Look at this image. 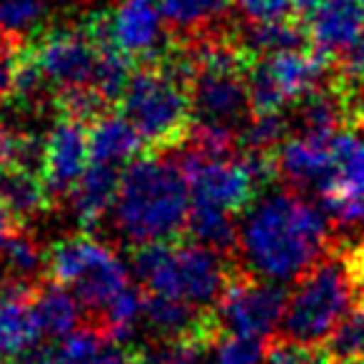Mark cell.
<instances>
[{
	"label": "cell",
	"mask_w": 364,
	"mask_h": 364,
	"mask_svg": "<svg viewBox=\"0 0 364 364\" xmlns=\"http://www.w3.org/2000/svg\"><path fill=\"white\" fill-rule=\"evenodd\" d=\"M332 223L292 188L264 195L245 215L237 252L245 269L272 282L299 279L332 250Z\"/></svg>",
	"instance_id": "obj_1"
},
{
	"label": "cell",
	"mask_w": 364,
	"mask_h": 364,
	"mask_svg": "<svg viewBox=\"0 0 364 364\" xmlns=\"http://www.w3.org/2000/svg\"><path fill=\"white\" fill-rule=\"evenodd\" d=\"M112 228L132 247L172 242L188 232L190 188L180 160L150 152L125 165L112 205Z\"/></svg>",
	"instance_id": "obj_2"
},
{
	"label": "cell",
	"mask_w": 364,
	"mask_h": 364,
	"mask_svg": "<svg viewBox=\"0 0 364 364\" xmlns=\"http://www.w3.org/2000/svg\"><path fill=\"white\" fill-rule=\"evenodd\" d=\"M117 107L150 152L180 150L195 122L190 73L182 53L170 46L165 55L135 65Z\"/></svg>",
	"instance_id": "obj_3"
},
{
	"label": "cell",
	"mask_w": 364,
	"mask_h": 364,
	"mask_svg": "<svg viewBox=\"0 0 364 364\" xmlns=\"http://www.w3.org/2000/svg\"><path fill=\"white\" fill-rule=\"evenodd\" d=\"M232 267L228 255L193 240L132 247V272L145 292L180 299L200 309H210V304L218 302Z\"/></svg>",
	"instance_id": "obj_4"
},
{
	"label": "cell",
	"mask_w": 364,
	"mask_h": 364,
	"mask_svg": "<svg viewBox=\"0 0 364 364\" xmlns=\"http://www.w3.org/2000/svg\"><path fill=\"white\" fill-rule=\"evenodd\" d=\"M352 304V274L334 240L332 250L297 279V287L287 297L279 334L299 342H324Z\"/></svg>",
	"instance_id": "obj_5"
},
{
	"label": "cell",
	"mask_w": 364,
	"mask_h": 364,
	"mask_svg": "<svg viewBox=\"0 0 364 364\" xmlns=\"http://www.w3.org/2000/svg\"><path fill=\"white\" fill-rule=\"evenodd\" d=\"M46 277L70 289L92 317L130 287V272L115 250L90 232L50 245L46 252Z\"/></svg>",
	"instance_id": "obj_6"
},
{
	"label": "cell",
	"mask_w": 364,
	"mask_h": 364,
	"mask_svg": "<svg viewBox=\"0 0 364 364\" xmlns=\"http://www.w3.org/2000/svg\"><path fill=\"white\" fill-rule=\"evenodd\" d=\"M82 26L97 46H112L135 65L170 50L160 0H115L110 8L92 11Z\"/></svg>",
	"instance_id": "obj_7"
},
{
	"label": "cell",
	"mask_w": 364,
	"mask_h": 364,
	"mask_svg": "<svg viewBox=\"0 0 364 364\" xmlns=\"http://www.w3.org/2000/svg\"><path fill=\"white\" fill-rule=\"evenodd\" d=\"M287 297L289 294L279 282L264 279L245 267H232L215 312L228 332L269 339L282 324Z\"/></svg>",
	"instance_id": "obj_8"
},
{
	"label": "cell",
	"mask_w": 364,
	"mask_h": 364,
	"mask_svg": "<svg viewBox=\"0 0 364 364\" xmlns=\"http://www.w3.org/2000/svg\"><path fill=\"white\" fill-rule=\"evenodd\" d=\"M33 58L53 90V100L60 92L92 87L100 63V46L92 41L85 26H58L33 38Z\"/></svg>",
	"instance_id": "obj_9"
},
{
	"label": "cell",
	"mask_w": 364,
	"mask_h": 364,
	"mask_svg": "<svg viewBox=\"0 0 364 364\" xmlns=\"http://www.w3.org/2000/svg\"><path fill=\"white\" fill-rule=\"evenodd\" d=\"M317 195L337 225L364 223V127L347 125L332 137L327 175Z\"/></svg>",
	"instance_id": "obj_10"
},
{
	"label": "cell",
	"mask_w": 364,
	"mask_h": 364,
	"mask_svg": "<svg viewBox=\"0 0 364 364\" xmlns=\"http://www.w3.org/2000/svg\"><path fill=\"white\" fill-rule=\"evenodd\" d=\"M90 165V122L60 112L43 140L41 175L53 200H68Z\"/></svg>",
	"instance_id": "obj_11"
},
{
	"label": "cell",
	"mask_w": 364,
	"mask_h": 364,
	"mask_svg": "<svg viewBox=\"0 0 364 364\" xmlns=\"http://www.w3.org/2000/svg\"><path fill=\"white\" fill-rule=\"evenodd\" d=\"M304 26L314 50L337 63L362 43L364 0H317Z\"/></svg>",
	"instance_id": "obj_12"
},
{
	"label": "cell",
	"mask_w": 364,
	"mask_h": 364,
	"mask_svg": "<svg viewBox=\"0 0 364 364\" xmlns=\"http://www.w3.org/2000/svg\"><path fill=\"white\" fill-rule=\"evenodd\" d=\"M38 282L8 277L0 282V364L21 362L41 342L43 332L33 312V289Z\"/></svg>",
	"instance_id": "obj_13"
},
{
	"label": "cell",
	"mask_w": 364,
	"mask_h": 364,
	"mask_svg": "<svg viewBox=\"0 0 364 364\" xmlns=\"http://www.w3.org/2000/svg\"><path fill=\"white\" fill-rule=\"evenodd\" d=\"M329 147H332V137L292 130L272 152L274 175L284 182V188H292L302 195L307 190L319 193L327 175Z\"/></svg>",
	"instance_id": "obj_14"
},
{
	"label": "cell",
	"mask_w": 364,
	"mask_h": 364,
	"mask_svg": "<svg viewBox=\"0 0 364 364\" xmlns=\"http://www.w3.org/2000/svg\"><path fill=\"white\" fill-rule=\"evenodd\" d=\"M235 0H160L162 18L172 43L230 31Z\"/></svg>",
	"instance_id": "obj_15"
},
{
	"label": "cell",
	"mask_w": 364,
	"mask_h": 364,
	"mask_svg": "<svg viewBox=\"0 0 364 364\" xmlns=\"http://www.w3.org/2000/svg\"><path fill=\"white\" fill-rule=\"evenodd\" d=\"M120 177L122 172L115 165H102V162H90L87 165L85 175L80 177L73 195L68 198L82 232L95 230L112 213L117 188H120Z\"/></svg>",
	"instance_id": "obj_16"
},
{
	"label": "cell",
	"mask_w": 364,
	"mask_h": 364,
	"mask_svg": "<svg viewBox=\"0 0 364 364\" xmlns=\"http://www.w3.org/2000/svg\"><path fill=\"white\" fill-rule=\"evenodd\" d=\"M140 150H145V142L122 112L105 110L90 120V162L122 167Z\"/></svg>",
	"instance_id": "obj_17"
},
{
	"label": "cell",
	"mask_w": 364,
	"mask_h": 364,
	"mask_svg": "<svg viewBox=\"0 0 364 364\" xmlns=\"http://www.w3.org/2000/svg\"><path fill=\"white\" fill-rule=\"evenodd\" d=\"M0 200L6 203L18 225H26L50 213V208L55 205L43 175L28 167H8L0 172Z\"/></svg>",
	"instance_id": "obj_18"
},
{
	"label": "cell",
	"mask_w": 364,
	"mask_h": 364,
	"mask_svg": "<svg viewBox=\"0 0 364 364\" xmlns=\"http://www.w3.org/2000/svg\"><path fill=\"white\" fill-rule=\"evenodd\" d=\"M210 312H213V307L200 309L188 302H180V299L162 297V294L152 292H145V302H142V319L157 337V342H167V339H177L195 332V329L203 327Z\"/></svg>",
	"instance_id": "obj_19"
},
{
	"label": "cell",
	"mask_w": 364,
	"mask_h": 364,
	"mask_svg": "<svg viewBox=\"0 0 364 364\" xmlns=\"http://www.w3.org/2000/svg\"><path fill=\"white\" fill-rule=\"evenodd\" d=\"M80 309V302L70 289L48 277L41 279L33 289V312H36L43 337L60 339L77 329Z\"/></svg>",
	"instance_id": "obj_20"
},
{
	"label": "cell",
	"mask_w": 364,
	"mask_h": 364,
	"mask_svg": "<svg viewBox=\"0 0 364 364\" xmlns=\"http://www.w3.org/2000/svg\"><path fill=\"white\" fill-rule=\"evenodd\" d=\"M185 237L230 257V255L237 252L240 228L235 225V215L223 213V210H215V208L190 205L188 232H185Z\"/></svg>",
	"instance_id": "obj_21"
},
{
	"label": "cell",
	"mask_w": 364,
	"mask_h": 364,
	"mask_svg": "<svg viewBox=\"0 0 364 364\" xmlns=\"http://www.w3.org/2000/svg\"><path fill=\"white\" fill-rule=\"evenodd\" d=\"M46 252L48 250L38 245V240L28 232L26 225L16 228L0 250V262L6 267V277L21 279V282H38L41 274H46Z\"/></svg>",
	"instance_id": "obj_22"
},
{
	"label": "cell",
	"mask_w": 364,
	"mask_h": 364,
	"mask_svg": "<svg viewBox=\"0 0 364 364\" xmlns=\"http://www.w3.org/2000/svg\"><path fill=\"white\" fill-rule=\"evenodd\" d=\"M58 0H0V31L23 41L43 36L55 13Z\"/></svg>",
	"instance_id": "obj_23"
},
{
	"label": "cell",
	"mask_w": 364,
	"mask_h": 364,
	"mask_svg": "<svg viewBox=\"0 0 364 364\" xmlns=\"http://www.w3.org/2000/svg\"><path fill=\"white\" fill-rule=\"evenodd\" d=\"M329 357L334 364L342 362H362L364 359V309L354 307L342 317L334 332L324 339Z\"/></svg>",
	"instance_id": "obj_24"
},
{
	"label": "cell",
	"mask_w": 364,
	"mask_h": 364,
	"mask_svg": "<svg viewBox=\"0 0 364 364\" xmlns=\"http://www.w3.org/2000/svg\"><path fill=\"white\" fill-rule=\"evenodd\" d=\"M264 354H267V339L245 337L223 329L210 349L213 359L210 364H264Z\"/></svg>",
	"instance_id": "obj_25"
},
{
	"label": "cell",
	"mask_w": 364,
	"mask_h": 364,
	"mask_svg": "<svg viewBox=\"0 0 364 364\" xmlns=\"http://www.w3.org/2000/svg\"><path fill=\"white\" fill-rule=\"evenodd\" d=\"M107 344L102 332L92 324L87 327H77L70 334L60 337L53 347L58 364H92V359L100 354V349Z\"/></svg>",
	"instance_id": "obj_26"
},
{
	"label": "cell",
	"mask_w": 364,
	"mask_h": 364,
	"mask_svg": "<svg viewBox=\"0 0 364 364\" xmlns=\"http://www.w3.org/2000/svg\"><path fill=\"white\" fill-rule=\"evenodd\" d=\"M28 43L18 36L0 31V102L13 97V87H16V73L21 65V55L26 50Z\"/></svg>",
	"instance_id": "obj_27"
},
{
	"label": "cell",
	"mask_w": 364,
	"mask_h": 364,
	"mask_svg": "<svg viewBox=\"0 0 364 364\" xmlns=\"http://www.w3.org/2000/svg\"><path fill=\"white\" fill-rule=\"evenodd\" d=\"M235 6L247 23H274L299 18L297 0H235Z\"/></svg>",
	"instance_id": "obj_28"
},
{
	"label": "cell",
	"mask_w": 364,
	"mask_h": 364,
	"mask_svg": "<svg viewBox=\"0 0 364 364\" xmlns=\"http://www.w3.org/2000/svg\"><path fill=\"white\" fill-rule=\"evenodd\" d=\"M92 364H150V354L130 342H107Z\"/></svg>",
	"instance_id": "obj_29"
},
{
	"label": "cell",
	"mask_w": 364,
	"mask_h": 364,
	"mask_svg": "<svg viewBox=\"0 0 364 364\" xmlns=\"http://www.w3.org/2000/svg\"><path fill=\"white\" fill-rule=\"evenodd\" d=\"M18 142H21V132L13 130L3 115H0V172L6 170V167H13L18 155Z\"/></svg>",
	"instance_id": "obj_30"
},
{
	"label": "cell",
	"mask_w": 364,
	"mask_h": 364,
	"mask_svg": "<svg viewBox=\"0 0 364 364\" xmlns=\"http://www.w3.org/2000/svg\"><path fill=\"white\" fill-rule=\"evenodd\" d=\"M16 228H21V225L16 223V218L11 215V210L6 208V203L0 200V250H3V245H6V240L11 237V232Z\"/></svg>",
	"instance_id": "obj_31"
},
{
	"label": "cell",
	"mask_w": 364,
	"mask_h": 364,
	"mask_svg": "<svg viewBox=\"0 0 364 364\" xmlns=\"http://www.w3.org/2000/svg\"><path fill=\"white\" fill-rule=\"evenodd\" d=\"M314 3H317V0H297V11H299V18H302V21H304V16L314 8Z\"/></svg>",
	"instance_id": "obj_32"
},
{
	"label": "cell",
	"mask_w": 364,
	"mask_h": 364,
	"mask_svg": "<svg viewBox=\"0 0 364 364\" xmlns=\"http://www.w3.org/2000/svg\"><path fill=\"white\" fill-rule=\"evenodd\" d=\"M342 364H364V359H362V362H342Z\"/></svg>",
	"instance_id": "obj_33"
},
{
	"label": "cell",
	"mask_w": 364,
	"mask_h": 364,
	"mask_svg": "<svg viewBox=\"0 0 364 364\" xmlns=\"http://www.w3.org/2000/svg\"><path fill=\"white\" fill-rule=\"evenodd\" d=\"M198 364H208V362H198Z\"/></svg>",
	"instance_id": "obj_34"
}]
</instances>
